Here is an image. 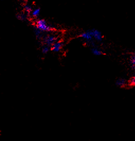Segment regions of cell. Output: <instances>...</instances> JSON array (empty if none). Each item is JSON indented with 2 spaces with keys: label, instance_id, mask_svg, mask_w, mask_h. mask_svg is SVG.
Masks as SVG:
<instances>
[{
  "label": "cell",
  "instance_id": "6da1fadb",
  "mask_svg": "<svg viewBox=\"0 0 135 141\" xmlns=\"http://www.w3.org/2000/svg\"><path fill=\"white\" fill-rule=\"evenodd\" d=\"M36 28L39 29L43 32H50L52 30V28L44 19H38L36 22Z\"/></svg>",
  "mask_w": 135,
  "mask_h": 141
},
{
  "label": "cell",
  "instance_id": "7a4b0ae2",
  "mask_svg": "<svg viewBox=\"0 0 135 141\" xmlns=\"http://www.w3.org/2000/svg\"><path fill=\"white\" fill-rule=\"evenodd\" d=\"M42 40L44 45L51 47L55 42L57 41V37L52 34H47L44 36Z\"/></svg>",
  "mask_w": 135,
  "mask_h": 141
},
{
  "label": "cell",
  "instance_id": "3957f363",
  "mask_svg": "<svg viewBox=\"0 0 135 141\" xmlns=\"http://www.w3.org/2000/svg\"><path fill=\"white\" fill-rule=\"evenodd\" d=\"M80 36L82 39L88 43H92L94 41L91 30L82 32Z\"/></svg>",
  "mask_w": 135,
  "mask_h": 141
},
{
  "label": "cell",
  "instance_id": "277c9868",
  "mask_svg": "<svg viewBox=\"0 0 135 141\" xmlns=\"http://www.w3.org/2000/svg\"><path fill=\"white\" fill-rule=\"evenodd\" d=\"M91 32L93 39L97 42H101L103 39V35L100 31L97 29H91Z\"/></svg>",
  "mask_w": 135,
  "mask_h": 141
},
{
  "label": "cell",
  "instance_id": "5b68a950",
  "mask_svg": "<svg viewBox=\"0 0 135 141\" xmlns=\"http://www.w3.org/2000/svg\"><path fill=\"white\" fill-rule=\"evenodd\" d=\"M63 43L60 41H56L51 46V51L55 53H57L61 51L63 47Z\"/></svg>",
  "mask_w": 135,
  "mask_h": 141
},
{
  "label": "cell",
  "instance_id": "8992f818",
  "mask_svg": "<svg viewBox=\"0 0 135 141\" xmlns=\"http://www.w3.org/2000/svg\"><path fill=\"white\" fill-rule=\"evenodd\" d=\"M127 82L123 79H119L116 82V84L119 87H124L127 85Z\"/></svg>",
  "mask_w": 135,
  "mask_h": 141
},
{
  "label": "cell",
  "instance_id": "52a82bcc",
  "mask_svg": "<svg viewBox=\"0 0 135 141\" xmlns=\"http://www.w3.org/2000/svg\"><path fill=\"white\" fill-rule=\"evenodd\" d=\"M91 52L95 56H99L103 55V52L101 50H100L99 48L95 47H94L92 48Z\"/></svg>",
  "mask_w": 135,
  "mask_h": 141
},
{
  "label": "cell",
  "instance_id": "ba28073f",
  "mask_svg": "<svg viewBox=\"0 0 135 141\" xmlns=\"http://www.w3.org/2000/svg\"><path fill=\"white\" fill-rule=\"evenodd\" d=\"M43 32L41 31V30H40L39 29H37V28H35V34L36 35V37L38 39H42L43 36Z\"/></svg>",
  "mask_w": 135,
  "mask_h": 141
},
{
  "label": "cell",
  "instance_id": "9c48e42d",
  "mask_svg": "<svg viewBox=\"0 0 135 141\" xmlns=\"http://www.w3.org/2000/svg\"><path fill=\"white\" fill-rule=\"evenodd\" d=\"M40 13V10L39 9H35L33 10L31 12V16L33 18H37Z\"/></svg>",
  "mask_w": 135,
  "mask_h": 141
},
{
  "label": "cell",
  "instance_id": "30bf717a",
  "mask_svg": "<svg viewBox=\"0 0 135 141\" xmlns=\"http://www.w3.org/2000/svg\"><path fill=\"white\" fill-rule=\"evenodd\" d=\"M50 50H51V47L46 45H44L41 48L42 53L43 54H47L50 51Z\"/></svg>",
  "mask_w": 135,
  "mask_h": 141
},
{
  "label": "cell",
  "instance_id": "8fae6325",
  "mask_svg": "<svg viewBox=\"0 0 135 141\" xmlns=\"http://www.w3.org/2000/svg\"><path fill=\"white\" fill-rule=\"evenodd\" d=\"M17 18L21 21H25L27 19V16L26 13H20L17 16Z\"/></svg>",
  "mask_w": 135,
  "mask_h": 141
},
{
  "label": "cell",
  "instance_id": "7c38bea8",
  "mask_svg": "<svg viewBox=\"0 0 135 141\" xmlns=\"http://www.w3.org/2000/svg\"><path fill=\"white\" fill-rule=\"evenodd\" d=\"M24 9H25V11L27 13H30L32 11V8L31 6L29 4L25 5L24 6Z\"/></svg>",
  "mask_w": 135,
  "mask_h": 141
},
{
  "label": "cell",
  "instance_id": "4fadbf2b",
  "mask_svg": "<svg viewBox=\"0 0 135 141\" xmlns=\"http://www.w3.org/2000/svg\"><path fill=\"white\" fill-rule=\"evenodd\" d=\"M129 83H130V84L131 86H135V76L132 77L130 79V81Z\"/></svg>",
  "mask_w": 135,
  "mask_h": 141
},
{
  "label": "cell",
  "instance_id": "5bb4252c",
  "mask_svg": "<svg viewBox=\"0 0 135 141\" xmlns=\"http://www.w3.org/2000/svg\"><path fill=\"white\" fill-rule=\"evenodd\" d=\"M131 63H132V65L134 64H135V54H134L132 56V57L131 58Z\"/></svg>",
  "mask_w": 135,
  "mask_h": 141
},
{
  "label": "cell",
  "instance_id": "9a60e30c",
  "mask_svg": "<svg viewBox=\"0 0 135 141\" xmlns=\"http://www.w3.org/2000/svg\"><path fill=\"white\" fill-rule=\"evenodd\" d=\"M133 68H134V69H135V64H133Z\"/></svg>",
  "mask_w": 135,
  "mask_h": 141
}]
</instances>
